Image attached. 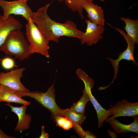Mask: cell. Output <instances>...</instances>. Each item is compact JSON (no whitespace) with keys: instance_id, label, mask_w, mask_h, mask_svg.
Wrapping results in <instances>:
<instances>
[{"instance_id":"cell-1","label":"cell","mask_w":138,"mask_h":138,"mask_svg":"<svg viewBox=\"0 0 138 138\" xmlns=\"http://www.w3.org/2000/svg\"><path fill=\"white\" fill-rule=\"evenodd\" d=\"M52 1L39 8L30 14L31 20L34 23L49 42L58 43L62 36L76 38L80 40L84 32L79 30L76 24L71 20L61 23L51 19L47 11Z\"/></svg>"},{"instance_id":"cell-2","label":"cell","mask_w":138,"mask_h":138,"mask_svg":"<svg viewBox=\"0 0 138 138\" xmlns=\"http://www.w3.org/2000/svg\"><path fill=\"white\" fill-rule=\"evenodd\" d=\"M29 43L20 30L15 29L8 34L0 48V51L5 54L14 56L21 61L28 58L30 53Z\"/></svg>"},{"instance_id":"cell-3","label":"cell","mask_w":138,"mask_h":138,"mask_svg":"<svg viewBox=\"0 0 138 138\" xmlns=\"http://www.w3.org/2000/svg\"><path fill=\"white\" fill-rule=\"evenodd\" d=\"M54 86V82L45 93L37 91L27 92L15 91L21 97L28 96L34 98L42 106L50 111L51 118L54 121L55 118L57 116L65 117L63 109L60 108L56 103Z\"/></svg>"},{"instance_id":"cell-4","label":"cell","mask_w":138,"mask_h":138,"mask_svg":"<svg viewBox=\"0 0 138 138\" xmlns=\"http://www.w3.org/2000/svg\"><path fill=\"white\" fill-rule=\"evenodd\" d=\"M27 22L26 26V35L29 43L30 54L37 53L49 58V41L32 20Z\"/></svg>"},{"instance_id":"cell-5","label":"cell","mask_w":138,"mask_h":138,"mask_svg":"<svg viewBox=\"0 0 138 138\" xmlns=\"http://www.w3.org/2000/svg\"><path fill=\"white\" fill-rule=\"evenodd\" d=\"M28 0H16L10 1L0 0V6L3 11L4 19L11 15H19L24 18L27 22L31 20L30 14L32 11L28 5Z\"/></svg>"},{"instance_id":"cell-6","label":"cell","mask_w":138,"mask_h":138,"mask_svg":"<svg viewBox=\"0 0 138 138\" xmlns=\"http://www.w3.org/2000/svg\"><path fill=\"white\" fill-rule=\"evenodd\" d=\"M113 28L123 36L126 41L127 47L125 50L122 52H120L118 57L117 59L114 60L110 57H106V59L110 61L113 68L114 75L113 80L107 86L103 87L105 89L108 87L111 84H112L116 78L119 72V63L121 60H125L128 61H132L133 62L135 65H138L134 59V56L136 44L125 32L124 31L119 28L116 27H113Z\"/></svg>"},{"instance_id":"cell-7","label":"cell","mask_w":138,"mask_h":138,"mask_svg":"<svg viewBox=\"0 0 138 138\" xmlns=\"http://www.w3.org/2000/svg\"><path fill=\"white\" fill-rule=\"evenodd\" d=\"M25 69L24 67L12 69L6 72L0 73V84L17 92H27L30 90L21 82L20 79Z\"/></svg>"},{"instance_id":"cell-8","label":"cell","mask_w":138,"mask_h":138,"mask_svg":"<svg viewBox=\"0 0 138 138\" xmlns=\"http://www.w3.org/2000/svg\"><path fill=\"white\" fill-rule=\"evenodd\" d=\"M81 79L84 83V88L87 93L89 101L91 102L96 111L98 119V127L99 128H100L102 126L103 122L112 114L111 111L103 108L92 95L91 89L94 85V80L87 75L83 76Z\"/></svg>"},{"instance_id":"cell-9","label":"cell","mask_w":138,"mask_h":138,"mask_svg":"<svg viewBox=\"0 0 138 138\" xmlns=\"http://www.w3.org/2000/svg\"><path fill=\"white\" fill-rule=\"evenodd\" d=\"M85 22L87 27L80 40L81 44H86L91 46L94 44H96L99 40L103 38L102 34L105 30V27L95 24L89 19H86Z\"/></svg>"},{"instance_id":"cell-10","label":"cell","mask_w":138,"mask_h":138,"mask_svg":"<svg viewBox=\"0 0 138 138\" xmlns=\"http://www.w3.org/2000/svg\"><path fill=\"white\" fill-rule=\"evenodd\" d=\"M107 110L111 111V118L119 117H131L138 115V102H131L123 99L118 101Z\"/></svg>"},{"instance_id":"cell-11","label":"cell","mask_w":138,"mask_h":138,"mask_svg":"<svg viewBox=\"0 0 138 138\" xmlns=\"http://www.w3.org/2000/svg\"><path fill=\"white\" fill-rule=\"evenodd\" d=\"M6 105L10 107L11 111L16 114L18 117V122L14 131L21 132L29 129L32 117L30 114L26 113L27 106L23 105L20 107H15L7 103Z\"/></svg>"},{"instance_id":"cell-12","label":"cell","mask_w":138,"mask_h":138,"mask_svg":"<svg viewBox=\"0 0 138 138\" xmlns=\"http://www.w3.org/2000/svg\"><path fill=\"white\" fill-rule=\"evenodd\" d=\"M22 26L21 22L13 16L10 15L4 19L3 15H0V48L12 31L21 30Z\"/></svg>"},{"instance_id":"cell-13","label":"cell","mask_w":138,"mask_h":138,"mask_svg":"<svg viewBox=\"0 0 138 138\" xmlns=\"http://www.w3.org/2000/svg\"><path fill=\"white\" fill-rule=\"evenodd\" d=\"M83 7L86 11L89 19L98 25L104 26V11L101 6L90 2L84 4Z\"/></svg>"},{"instance_id":"cell-14","label":"cell","mask_w":138,"mask_h":138,"mask_svg":"<svg viewBox=\"0 0 138 138\" xmlns=\"http://www.w3.org/2000/svg\"><path fill=\"white\" fill-rule=\"evenodd\" d=\"M132 117L134 121L129 124L122 123L115 118H111L109 117L105 121L109 124L116 134L126 133L130 132L138 134V115Z\"/></svg>"},{"instance_id":"cell-15","label":"cell","mask_w":138,"mask_h":138,"mask_svg":"<svg viewBox=\"0 0 138 138\" xmlns=\"http://www.w3.org/2000/svg\"><path fill=\"white\" fill-rule=\"evenodd\" d=\"M1 85V90L0 92V102L15 103L27 106L30 104V102L22 98L15 91L6 86Z\"/></svg>"},{"instance_id":"cell-16","label":"cell","mask_w":138,"mask_h":138,"mask_svg":"<svg viewBox=\"0 0 138 138\" xmlns=\"http://www.w3.org/2000/svg\"><path fill=\"white\" fill-rule=\"evenodd\" d=\"M120 19L125 24L124 26L126 33L135 44H138V19L121 17Z\"/></svg>"},{"instance_id":"cell-17","label":"cell","mask_w":138,"mask_h":138,"mask_svg":"<svg viewBox=\"0 0 138 138\" xmlns=\"http://www.w3.org/2000/svg\"><path fill=\"white\" fill-rule=\"evenodd\" d=\"M61 2H64L68 8L74 13H77L82 19L84 17L83 15V6L86 3L93 2L94 0H57Z\"/></svg>"},{"instance_id":"cell-18","label":"cell","mask_w":138,"mask_h":138,"mask_svg":"<svg viewBox=\"0 0 138 138\" xmlns=\"http://www.w3.org/2000/svg\"><path fill=\"white\" fill-rule=\"evenodd\" d=\"M82 91L83 94L80 99L70 108L72 110L81 114H84L86 104L89 101L88 95L85 89L84 88Z\"/></svg>"},{"instance_id":"cell-19","label":"cell","mask_w":138,"mask_h":138,"mask_svg":"<svg viewBox=\"0 0 138 138\" xmlns=\"http://www.w3.org/2000/svg\"><path fill=\"white\" fill-rule=\"evenodd\" d=\"M63 112L65 117L67 118L73 123L81 125L86 118V116L84 114L77 113L70 108L63 110Z\"/></svg>"},{"instance_id":"cell-20","label":"cell","mask_w":138,"mask_h":138,"mask_svg":"<svg viewBox=\"0 0 138 138\" xmlns=\"http://www.w3.org/2000/svg\"><path fill=\"white\" fill-rule=\"evenodd\" d=\"M56 125L66 130H69L73 126L72 122L67 118L60 116L56 117L54 119Z\"/></svg>"},{"instance_id":"cell-21","label":"cell","mask_w":138,"mask_h":138,"mask_svg":"<svg viewBox=\"0 0 138 138\" xmlns=\"http://www.w3.org/2000/svg\"><path fill=\"white\" fill-rule=\"evenodd\" d=\"M73 129L79 137L82 138H96V136L88 131H85L81 127V125L73 123Z\"/></svg>"},{"instance_id":"cell-22","label":"cell","mask_w":138,"mask_h":138,"mask_svg":"<svg viewBox=\"0 0 138 138\" xmlns=\"http://www.w3.org/2000/svg\"><path fill=\"white\" fill-rule=\"evenodd\" d=\"M1 63L2 67L5 69H12L15 66L14 60L9 57H5L1 60Z\"/></svg>"},{"instance_id":"cell-23","label":"cell","mask_w":138,"mask_h":138,"mask_svg":"<svg viewBox=\"0 0 138 138\" xmlns=\"http://www.w3.org/2000/svg\"><path fill=\"white\" fill-rule=\"evenodd\" d=\"M41 135L39 137V138H48L49 137V134L46 133L45 131L44 126H41Z\"/></svg>"},{"instance_id":"cell-24","label":"cell","mask_w":138,"mask_h":138,"mask_svg":"<svg viewBox=\"0 0 138 138\" xmlns=\"http://www.w3.org/2000/svg\"><path fill=\"white\" fill-rule=\"evenodd\" d=\"M15 137L9 136L6 134L1 129L0 127V138H14Z\"/></svg>"},{"instance_id":"cell-25","label":"cell","mask_w":138,"mask_h":138,"mask_svg":"<svg viewBox=\"0 0 138 138\" xmlns=\"http://www.w3.org/2000/svg\"><path fill=\"white\" fill-rule=\"evenodd\" d=\"M109 135L112 138H116L117 136L114 131L109 130L107 131Z\"/></svg>"},{"instance_id":"cell-26","label":"cell","mask_w":138,"mask_h":138,"mask_svg":"<svg viewBox=\"0 0 138 138\" xmlns=\"http://www.w3.org/2000/svg\"><path fill=\"white\" fill-rule=\"evenodd\" d=\"M1 85L0 84V92L1 91Z\"/></svg>"},{"instance_id":"cell-27","label":"cell","mask_w":138,"mask_h":138,"mask_svg":"<svg viewBox=\"0 0 138 138\" xmlns=\"http://www.w3.org/2000/svg\"><path fill=\"white\" fill-rule=\"evenodd\" d=\"M100 1H102V2H104V1L105 0H100Z\"/></svg>"},{"instance_id":"cell-28","label":"cell","mask_w":138,"mask_h":138,"mask_svg":"<svg viewBox=\"0 0 138 138\" xmlns=\"http://www.w3.org/2000/svg\"><path fill=\"white\" fill-rule=\"evenodd\" d=\"M41 0V1H43L44 0Z\"/></svg>"}]
</instances>
